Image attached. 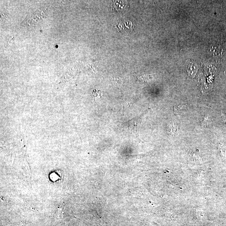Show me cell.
<instances>
[{"label":"cell","instance_id":"cell-1","mask_svg":"<svg viewBox=\"0 0 226 226\" xmlns=\"http://www.w3.org/2000/svg\"><path fill=\"white\" fill-rule=\"evenodd\" d=\"M91 94L93 100L95 102L97 101L99 99H102L104 98L103 94L100 91L98 90H94L92 91Z\"/></svg>","mask_w":226,"mask_h":226},{"label":"cell","instance_id":"cell-2","mask_svg":"<svg viewBox=\"0 0 226 226\" xmlns=\"http://www.w3.org/2000/svg\"><path fill=\"white\" fill-rule=\"evenodd\" d=\"M211 51L214 55H220L222 52V48L219 45H215L212 47Z\"/></svg>","mask_w":226,"mask_h":226},{"label":"cell","instance_id":"cell-3","mask_svg":"<svg viewBox=\"0 0 226 226\" xmlns=\"http://www.w3.org/2000/svg\"><path fill=\"white\" fill-rule=\"evenodd\" d=\"M188 74L190 76H193L196 74L197 71V65H195L194 64H193L192 65H189L188 67Z\"/></svg>","mask_w":226,"mask_h":226}]
</instances>
